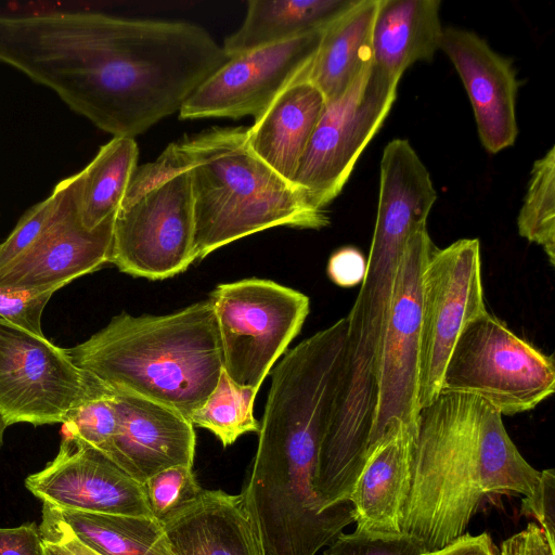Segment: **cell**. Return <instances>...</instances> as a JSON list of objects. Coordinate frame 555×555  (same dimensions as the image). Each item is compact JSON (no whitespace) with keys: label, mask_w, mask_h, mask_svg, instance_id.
Here are the masks:
<instances>
[{"label":"cell","mask_w":555,"mask_h":555,"mask_svg":"<svg viewBox=\"0 0 555 555\" xmlns=\"http://www.w3.org/2000/svg\"><path fill=\"white\" fill-rule=\"evenodd\" d=\"M228 60L189 22L74 10L0 16V63L113 137L134 139L179 113Z\"/></svg>","instance_id":"1"},{"label":"cell","mask_w":555,"mask_h":555,"mask_svg":"<svg viewBox=\"0 0 555 555\" xmlns=\"http://www.w3.org/2000/svg\"><path fill=\"white\" fill-rule=\"evenodd\" d=\"M483 399L442 390L417 415L402 533L426 552L461 537L483 498L530 495L540 478Z\"/></svg>","instance_id":"2"},{"label":"cell","mask_w":555,"mask_h":555,"mask_svg":"<svg viewBox=\"0 0 555 555\" xmlns=\"http://www.w3.org/2000/svg\"><path fill=\"white\" fill-rule=\"evenodd\" d=\"M66 351L77 367L105 386L160 403L188 420L223 370L210 298L163 315L121 312Z\"/></svg>","instance_id":"3"},{"label":"cell","mask_w":555,"mask_h":555,"mask_svg":"<svg viewBox=\"0 0 555 555\" xmlns=\"http://www.w3.org/2000/svg\"><path fill=\"white\" fill-rule=\"evenodd\" d=\"M173 144L191 179L195 260L270 228L330 224L324 209L250 150L247 128L215 127Z\"/></svg>","instance_id":"4"},{"label":"cell","mask_w":555,"mask_h":555,"mask_svg":"<svg viewBox=\"0 0 555 555\" xmlns=\"http://www.w3.org/2000/svg\"><path fill=\"white\" fill-rule=\"evenodd\" d=\"M195 261L191 179L173 143L134 172L114 217L108 263L164 280Z\"/></svg>","instance_id":"5"},{"label":"cell","mask_w":555,"mask_h":555,"mask_svg":"<svg viewBox=\"0 0 555 555\" xmlns=\"http://www.w3.org/2000/svg\"><path fill=\"white\" fill-rule=\"evenodd\" d=\"M479 397L503 416L533 410L555 391V362L488 310L468 321L448 359L441 391Z\"/></svg>","instance_id":"6"},{"label":"cell","mask_w":555,"mask_h":555,"mask_svg":"<svg viewBox=\"0 0 555 555\" xmlns=\"http://www.w3.org/2000/svg\"><path fill=\"white\" fill-rule=\"evenodd\" d=\"M223 371L237 386L258 392L276 360L300 332L309 297L270 280L219 284L210 295Z\"/></svg>","instance_id":"7"},{"label":"cell","mask_w":555,"mask_h":555,"mask_svg":"<svg viewBox=\"0 0 555 555\" xmlns=\"http://www.w3.org/2000/svg\"><path fill=\"white\" fill-rule=\"evenodd\" d=\"M399 81L371 63L343 95L326 102L293 180L315 207L324 209L341 192L388 116Z\"/></svg>","instance_id":"8"},{"label":"cell","mask_w":555,"mask_h":555,"mask_svg":"<svg viewBox=\"0 0 555 555\" xmlns=\"http://www.w3.org/2000/svg\"><path fill=\"white\" fill-rule=\"evenodd\" d=\"M436 248L427 224L404 246L380 341L370 447L395 423L417 422L422 278Z\"/></svg>","instance_id":"9"},{"label":"cell","mask_w":555,"mask_h":555,"mask_svg":"<svg viewBox=\"0 0 555 555\" xmlns=\"http://www.w3.org/2000/svg\"><path fill=\"white\" fill-rule=\"evenodd\" d=\"M101 385L66 349L0 319V414L8 426L63 423Z\"/></svg>","instance_id":"10"},{"label":"cell","mask_w":555,"mask_h":555,"mask_svg":"<svg viewBox=\"0 0 555 555\" xmlns=\"http://www.w3.org/2000/svg\"><path fill=\"white\" fill-rule=\"evenodd\" d=\"M485 311L479 240L462 238L436 248L422 278L420 410L441 392L444 369L461 331Z\"/></svg>","instance_id":"11"},{"label":"cell","mask_w":555,"mask_h":555,"mask_svg":"<svg viewBox=\"0 0 555 555\" xmlns=\"http://www.w3.org/2000/svg\"><path fill=\"white\" fill-rule=\"evenodd\" d=\"M323 30L230 57L184 102L179 118H256L307 74Z\"/></svg>","instance_id":"12"},{"label":"cell","mask_w":555,"mask_h":555,"mask_svg":"<svg viewBox=\"0 0 555 555\" xmlns=\"http://www.w3.org/2000/svg\"><path fill=\"white\" fill-rule=\"evenodd\" d=\"M66 179L60 210L48 229L0 268V287L59 288L108 263L114 217L89 230L79 216L81 172Z\"/></svg>","instance_id":"13"},{"label":"cell","mask_w":555,"mask_h":555,"mask_svg":"<svg viewBox=\"0 0 555 555\" xmlns=\"http://www.w3.org/2000/svg\"><path fill=\"white\" fill-rule=\"evenodd\" d=\"M25 487L61 511L153 517L143 485L98 449L68 436L51 462L26 477Z\"/></svg>","instance_id":"14"},{"label":"cell","mask_w":555,"mask_h":555,"mask_svg":"<svg viewBox=\"0 0 555 555\" xmlns=\"http://www.w3.org/2000/svg\"><path fill=\"white\" fill-rule=\"evenodd\" d=\"M109 389L117 415L115 436L104 452L111 461L141 485L163 469L193 467L196 436L186 417L146 398Z\"/></svg>","instance_id":"15"},{"label":"cell","mask_w":555,"mask_h":555,"mask_svg":"<svg viewBox=\"0 0 555 555\" xmlns=\"http://www.w3.org/2000/svg\"><path fill=\"white\" fill-rule=\"evenodd\" d=\"M440 49L463 81L483 147L498 153L512 146L518 134L519 82L511 61L475 33L455 27L443 29Z\"/></svg>","instance_id":"16"},{"label":"cell","mask_w":555,"mask_h":555,"mask_svg":"<svg viewBox=\"0 0 555 555\" xmlns=\"http://www.w3.org/2000/svg\"><path fill=\"white\" fill-rule=\"evenodd\" d=\"M416 424L395 423L369 448L348 498L357 532L391 537L402 533L412 483Z\"/></svg>","instance_id":"17"},{"label":"cell","mask_w":555,"mask_h":555,"mask_svg":"<svg viewBox=\"0 0 555 555\" xmlns=\"http://www.w3.org/2000/svg\"><path fill=\"white\" fill-rule=\"evenodd\" d=\"M160 522L175 555H267L241 493L203 489Z\"/></svg>","instance_id":"18"},{"label":"cell","mask_w":555,"mask_h":555,"mask_svg":"<svg viewBox=\"0 0 555 555\" xmlns=\"http://www.w3.org/2000/svg\"><path fill=\"white\" fill-rule=\"evenodd\" d=\"M326 101L306 77L288 85L247 128L250 150L293 183Z\"/></svg>","instance_id":"19"},{"label":"cell","mask_w":555,"mask_h":555,"mask_svg":"<svg viewBox=\"0 0 555 555\" xmlns=\"http://www.w3.org/2000/svg\"><path fill=\"white\" fill-rule=\"evenodd\" d=\"M439 0H379L372 34V64L401 78L440 49L443 27Z\"/></svg>","instance_id":"20"},{"label":"cell","mask_w":555,"mask_h":555,"mask_svg":"<svg viewBox=\"0 0 555 555\" xmlns=\"http://www.w3.org/2000/svg\"><path fill=\"white\" fill-rule=\"evenodd\" d=\"M379 0H356L328 24L306 77L326 102L343 95L372 63V34Z\"/></svg>","instance_id":"21"},{"label":"cell","mask_w":555,"mask_h":555,"mask_svg":"<svg viewBox=\"0 0 555 555\" xmlns=\"http://www.w3.org/2000/svg\"><path fill=\"white\" fill-rule=\"evenodd\" d=\"M356 0H249L241 27L222 49L234 57L324 29Z\"/></svg>","instance_id":"22"},{"label":"cell","mask_w":555,"mask_h":555,"mask_svg":"<svg viewBox=\"0 0 555 555\" xmlns=\"http://www.w3.org/2000/svg\"><path fill=\"white\" fill-rule=\"evenodd\" d=\"M139 149L134 139L113 137L82 169L79 216L92 230L115 216L138 169Z\"/></svg>","instance_id":"23"},{"label":"cell","mask_w":555,"mask_h":555,"mask_svg":"<svg viewBox=\"0 0 555 555\" xmlns=\"http://www.w3.org/2000/svg\"><path fill=\"white\" fill-rule=\"evenodd\" d=\"M57 511L101 555H175L163 524L154 517Z\"/></svg>","instance_id":"24"},{"label":"cell","mask_w":555,"mask_h":555,"mask_svg":"<svg viewBox=\"0 0 555 555\" xmlns=\"http://www.w3.org/2000/svg\"><path fill=\"white\" fill-rule=\"evenodd\" d=\"M257 392L237 386L222 370L217 386L189 421L212 433L223 447L231 446L247 433H259L260 423L254 416Z\"/></svg>","instance_id":"25"},{"label":"cell","mask_w":555,"mask_h":555,"mask_svg":"<svg viewBox=\"0 0 555 555\" xmlns=\"http://www.w3.org/2000/svg\"><path fill=\"white\" fill-rule=\"evenodd\" d=\"M521 237L542 247L555 264V149L552 146L532 166L524 203L517 217Z\"/></svg>","instance_id":"26"},{"label":"cell","mask_w":555,"mask_h":555,"mask_svg":"<svg viewBox=\"0 0 555 555\" xmlns=\"http://www.w3.org/2000/svg\"><path fill=\"white\" fill-rule=\"evenodd\" d=\"M62 424L65 436L104 453L117 429L111 389L102 384L93 395L70 411Z\"/></svg>","instance_id":"27"},{"label":"cell","mask_w":555,"mask_h":555,"mask_svg":"<svg viewBox=\"0 0 555 555\" xmlns=\"http://www.w3.org/2000/svg\"><path fill=\"white\" fill-rule=\"evenodd\" d=\"M144 486L154 518L163 521L202 492L193 467L177 465L150 477Z\"/></svg>","instance_id":"28"},{"label":"cell","mask_w":555,"mask_h":555,"mask_svg":"<svg viewBox=\"0 0 555 555\" xmlns=\"http://www.w3.org/2000/svg\"><path fill=\"white\" fill-rule=\"evenodd\" d=\"M66 190V179L59 181L51 194L30 207L13 231L0 244V268L29 247L53 222Z\"/></svg>","instance_id":"29"},{"label":"cell","mask_w":555,"mask_h":555,"mask_svg":"<svg viewBox=\"0 0 555 555\" xmlns=\"http://www.w3.org/2000/svg\"><path fill=\"white\" fill-rule=\"evenodd\" d=\"M59 288L0 287V319L43 337L41 317Z\"/></svg>","instance_id":"30"},{"label":"cell","mask_w":555,"mask_h":555,"mask_svg":"<svg viewBox=\"0 0 555 555\" xmlns=\"http://www.w3.org/2000/svg\"><path fill=\"white\" fill-rule=\"evenodd\" d=\"M426 553L415 540L404 533L377 537L357 531L341 532L323 551V555H426Z\"/></svg>","instance_id":"31"},{"label":"cell","mask_w":555,"mask_h":555,"mask_svg":"<svg viewBox=\"0 0 555 555\" xmlns=\"http://www.w3.org/2000/svg\"><path fill=\"white\" fill-rule=\"evenodd\" d=\"M520 515L532 517L555 548V470L543 469L533 492L522 496Z\"/></svg>","instance_id":"32"},{"label":"cell","mask_w":555,"mask_h":555,"mask_svg":"<svg viewBox=\"0 0 555 555\" xmlns=\"http://www.w3.org/2000/svg\"><path fill=\"white\" fill-rule=\"evenodd\" d=\"M366 271V258L356 247L345 246L332 254L327 274L333 283L341 287L361 284Z\"/></svg>","instance_id":"33"},{"label":"cell","mask_w":555,"mask_h":555,"mask_svg":"<svg viewBox=\"0 0 555 555\" xmlns=\"http://www.w3.org/2000/svg\"><path fill=\"white\" fill-rule=\"evenodd\" d=\"M0 555H43L39 525L26 521L17 527L0 528Z\"/></svg>","instance_id":"34"},{"label":"cell","mask_w":555,"mask_h":555,"mask_svg":"<svg viewBox=\"0 0 555 555\" xmlns=\"http://www.w3.org/2000/svg\"><path fill=\"white\" fill-rule=\"evenodd\" d=\"M500 555H555V548L537 522H529L525 529L501 543Z\"/></svg>","instance_id":"35"},{"label":"cell","mask_w":555,"mask_h":555,"mask_svg":"<svg viewBox=\"0 0 555 555\" xmlns=\"http://www.w3.org/2000/svg\"><path fill=\"white\" fill-rule=\"evenodd\" d=\"M426 555H500L498 546L488 532L473 535L463 533L447 546L427 552Z\"/></svg>","instance_id":"36"},{"label":"cell","mask_w":555,"mask_h":555,"mask_svg":"<svg viewBox=\"0 0 555 555\" xmlns=\"http://www.w3.org/2000/svg\"><path fill=\"white\" fill-rule=\"evenodd\" d=\"M8 427H9L8 424L5 423L4 418L0 414V448L3 444V436H4V431Z\"/></svg>","instance_id":"37"}]
</instances>
